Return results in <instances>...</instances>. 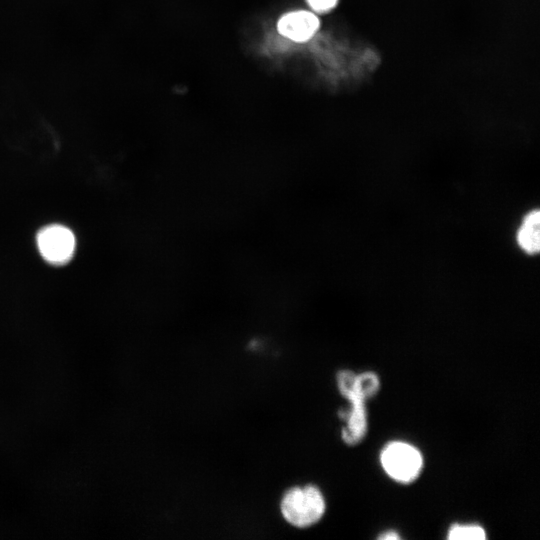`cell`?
Wrapping results in <instances>:
<instances>
[{"label": "cell", "instance_id": "1", "mask_svg": "<svg viewBox=\"0 0 540 540\" xmlns=\"http://www.w3.org/2000/svg\"><path fill=\"white\" fill-rule=\"evenodd\" d=\"M339 392L350 401L351 407L340 411L339 416L346 421L342 429V439L347 445H356L363 440L368 429L365 401L368 396L359 387L356 374L350 370L339 371L336 377Z\"/></svg>", "mask_w": 540, "mask_h": 540}, {"label": "cell", "instance_id": "2", "mask_svg": "<svg viewBox=\"0 0 540 540\" xmlns=\"http://www.w3.org/2000/svg\"><path fill=\"white\" fill-rule=\"evenodd\" d=\"M280 508L288 523L304 528L322 518L325 512V500L316 486L294 487L285 493Z\"/></svg>", "mask_w": 540, "mask_h": 540}, {"label": "cell", "instance_id": "3", "mask_svg": "<svg viewBox=\"0 0 540 540\" xmlns=\"http://www.w3.org/2000/svg\"><path fill=\"white\" fill-rule=\"evenodd\" d=\"M380 462L387 475L400 483L413 482L423 468L421 452L402 441L386 444L381 451Z\"/></svg>", "mask_w": 540, "mask_h": 540}, {"label": "cell", "instance_id": "4", "mask_svg": "<svg viewBox=\"0 0 540 540\" xmlns=\"http://www.w3.org/2000/svg\"><path fill=\"white\" fill-rule=\"evenodd\" d=\"M36 241L42 258L56 266L68 263L76 250L74 233L61 224H50L41 228Z\"/></svg>", "mask_w": 540, "mask_h": 540}, {"label": "cell", "instance_id": "5", "mask_svg": "<svg viewBox=\"0 0 540 540\" xmlns=\"http://www.w3.org/2000/svg\"><path fill=\"white\" fill-rule=\"evenodd\" d=\"M318 17L310 11H293L282 16L278 22V31L285 37L296 42L311 39L319 28Z\"/></svg>", "mask_w": 540, "mask_h": 540}, {"label": "cell", "instance_id": "6", "mask_svg": "<svg viewBox=\"0 0 540 540\" xmlns=\"http://www.w3.org/2000/svg\"><path fill=\"white\" fill-rule=\"evenodd\" d=\"M518 246L527 254L533 255L540 250V212L529 211L517 231Z\"/></svg>", "mask_w": 540, "mask_h": 540}, {"label": "cell", "instance_id": "7", "mask_svg": "<svg viewBox=\"0 0 540 540\" xmlns=\"http://www.w3.org/2000/svg\"><path fill=\"white\" fill-rule=\"evenodd\" d=\"M447 537L450 540H483L486 539V532L484 528L479 525L454 524L450 527Z\"/></svg>", "mask_w": 540, "mask_h": 540}, {"label": "cell", "instance_id": "8", "mask_svg": "<svg viewBox=\"0 0 540 540\" xmlns=\"http://www.w3.org/2000/svg\"><path fill=\"white\" fill-rule=\"evenodd\" d=\"M309 6L317 13H327L334 9L338 0H306Z\"/></svg>", "mask_w": 540, "mask_h": 540}, {"label": "cell", "instance_id": "9", "mask_svg": "<svg viewBox=\"0 0 540 540\" xmlns=\"http://www.w3.org/2000/svg\"><path fill=\"white\" fill-rule=\"evenodd\" d=\"M378 539H381V540H399L400 536L396 531L389 530V531H385L384 533L380 534L378 536Z\"/></svg>", "mask_w": 540, "mask_h": 540}]
</instances>
